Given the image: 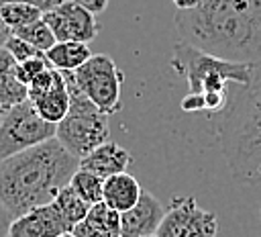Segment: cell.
Here are the masks:
<instances>
[{
    "label": "cell",
    "instance_id": "obj_7",
    "mask_svg": "<svg viewBox=\"0 0 261 237\" xmlns=\"http://www.w3.org/2000/svg\"><path fill=\"white\" fill-rule=\"evenodd\" d=\"M73 84L108 116L122 108V72L108 55H92L80 69L69 74Z\"/></svg>",
    "mask_w": 261,
    "mask_h": 237
},
{
    "label": "cell",
    "instance_id": "obj_32",
    "mask_svg": "<svg viewBox=\"0 0 261 237\" xmlns=\"http://www.w3.org/2000/svg\"><path fill=\"white\" fill-rule=\"evenodd\" d=\"M259 217H261V210H259Z\"/></svg>",
    "mask_w": 261,
    "mask_h": 237
},
{
    "label": "cell",
    "instance_id": "obj_25",
    "mask_svg": "<svg viewBox=\"0 0 261 237\" xmlns=\"http://www.w3.org/2000/svg\"><path fill=\"white\" fill-rule=\"evenodd\" d=\"M12 221H14L12 212L0 202V237H8V231H10Z\"/></svg>",
    "mask_w": 261,
    "mask_h": 237
},
{
    "label": "cell",
    "instance_id": "obj_2",
    "mask_svg": "<svg viewBox=\"0 0 261 237\" xmlns=\"http://www.w3.org/2000/svg\"><path fill=\"white\" fill-rule=\"evenodd\" d=\"M77 170L80 159L57 139L31 147L0 161V202L14 219L51 204Z\"/></svg>",
    "mask_w": 261,
    "mask_h": 237
},
{
    "label": "cell",
    "instance_id": "obj_17",
    "mask_svg": "<svg viewBox=\"0 0 261 237\" xmlns=\"http://www.w3.org/2000/svg\"><path fill=\"white\" fill-rule=\"evenodd\" d=\"M69 188L90 206L100 204L104 198V180L86 170H77L69 182Z\"/></svg>",
    "mask_w": 261,
    "mask_h": 237
},
{
    "label": "cell",
    "instance_id": "obj_3",
    "mask_svg": "<svg viewBox=\"0 0 261 237\" xmlns=\"http://www.w3.org/2000/svg\"><path fill=\"white\" fill-rule=\"evenodd\" d=\"M222 155L239 184L261 178V61L249 86H239L218 127Z\"/></svg>",
    "mask_w": 261,
    "mask_h": 237
},
{
    "label": "cell",
    "instance_id": "obj_8",
    "mask_svg": "<svg viewBox=\"0 0 261 237\" xmlns=\"http://www.w3.org/2000/svg\"><path fill=\"white\" fill-rule=\"evenodd\" d=\"M218 217L202 208L194 196H175L165 210L157 237H216Z\"/></svg>",
    "mask_w": 261,
    "mask_h": 237
},
{
    "label": "cell",
    "instance_id": "obj_6",
    "mask_svg": "<svg viewBox=\"0 0 261 237\" xmlns=\"http://www.w3.org/2000/svg\"><path fill=\"white\" fill-rule=\"evenodd\" d=\"M57 125L45 121L31 100L10 106L0 125V161L55 139Z\"/></svg>",
    "mask_w": 261,
    "mask_h": 237
},
{
    "label": "cell",
    "instance_id": "obj_4",
    "mask_svg": "<svg viewBox=\"0 0 261 237\" xmlns=\"http://www.w3.org/2000/svg\"><path fill=\"white\" fill-rule=\"evenodd\" d=\"M169 65L186 80L190 94L202 96L204 112L210 114H218L228 108L232 84L249 86L255 67V63H237L214 57L184 41L173 45Z\"/></svg>",
    "mask_w": 261,
    "mask_h": 237
},
{
    "label": "cell",
    "instance_id": "obj_18",
    "mask_svg": "<svg viewBox=\"0 0 261 237\" xmlns=\"http://www.w3.org/2000/svg\"><path fill=\"white\" fill-rule=\"evenodd\" d=\"M53 204L57 206V210L63 215V219H65L71 227H75L77 223H82V221L88 217L90 208H92V206L86 204L69 186H65V188L55 196Z\"/></svg>",
    "mask_w": 261,
    "mask_h": 237
},
{
    "label": "cell",
    "instance_id": "obj_10",
    "mask_svg": "<svg viewBox=\"0 0 261 237\" xmlns=\"http://www.w3.org/2000/svg\"><path fill=\"white\" fill-rule=\"evenodd\" d=\"M69 231H73V227L51 202L16 217L10 225L8 237H61Z\"/></svg>",
    "mask_w": 261,
    "mask_h": 237
},
{
    "label": "cell",
    "instance_id": "obj_20",
    "mask_svg": "<svg viewBox=\"0 0 261 237\" xmlns=\"http://www.w3.org/2000/svg\"><path fill=\"white\" fill-rule=\"evenodd\" d=\"M0 18L4 20V25L10 29V31H16L20 27H27L35 20H41L43 18V12L31 4H22V2H10V4H4L0 8Z\"/></svg>",
    "mask_w": 261,
    "mask_h": 237
},
{
    "label": "cell",
    "instance_id": "obj_21",
    "mask_svg": "<svg viewBox=\"0 0 261 237\" xmlns=\"http://www.w3.org/2000/svg\"><path fill=\"white\" fill-rule=\"evenodd\" d=\"M51 65H49V61H47V57L43 55V57H35V59H29V61H22V63H18V67H16V78H18V82L22 84V86H31L33 84V80L37 78V76H41L45 69H49Z\"/></svg>",
    "mask_w": 261,
    "mask_h": 237
},
{
    "label": "cell",
    "instance_id": "obj_19",
    "mask_svg": "<svg viewBox=\"0 0 261 237\" xmlns=\"http://www.w3.org/2000/svg\"><path fill=\"white\" fill-rule=\"evenodd\" d=\"M12 35L18 37V39H22V41H27L29 45H33L35 49H39V51H43V53H47V51L57 43L53 31L49 29V25H47L43 18L31 22V25H27V27H20V29L12 31Z\"/></svg>",
    "mask_w": 261,
    "mask_h": 237
},
{
    "label": "cell",
    "instance_id": "obj_15",
    "mask_svg": "<svg viewBox=\"0 0 261 237\" xmlns=\"http://www.w3.org/2000/svg\"><path fill=\"white\" fill-rule=\"evenodd\" d=\"M31 102L35 104L37 112H39L45 121H49V123H53V125H59V123L65 118V114H67V110H69V104H71V94H69V88H67V78H65V74L61 72V76L57 78V82H55L43 96L31 100Z\"/></svg>",
    "mask_w": 261,
    "mask_h": 237
},
{
    "label": "cell",
    "instance_id": "obj_11",
    "mask_svg": "<svg viewBox=\"0 0 261 237\" xmlns=\"http://www.w3.org/2000/svg\"><path fill=\"white\" fill-rule=\"evenodd\" d=\"M165 217L163 204L149 192L143 190L139 202L120 215V231L122 237H147L157 235L161 223Z\"/></svg>",
    "mask_w": 261,
    "mask_h": 237
},
{
    "label": "cell",
    "instance_id": "obj_30",
    "mask_svg": "<svg viewBox=\"0 0 261 237\" xmlns=\"http://www.w3.org/2000/svg\"><path fill=\"white\" fill-rule=\"evenodd\" d=\"M61 237H75V235H73V233H71V231H69V233H63V235H61Z\"/></svg>",
    "mask_w": 261,
    "mask_h": 237
},
{
    "label": "cell",
    "instance_id": "obj_28",
    "mask_svg": "<svg viewBox=\"0 0 261 237\" xmlns=\"http://www.w3.org/2000/svg\"><path fill=\"white\" fill-rule=\"evenodd\" d=\"M0 104L2 106H8V98H6V92H4V88H2V84H0ZM10 108V106H8Z\"/></svg>",
    "mask_w": 261,
    "mask_h": 237
},
{
    "label": "cell",
    "instance_id": "obj_16",
    "mask_svg": "<svg viewBox=\"0 0 261 237\" xmlns=\"http://www.w3.org/2000/svg\"><path fill=\"white\" fill-rule=\"evenodd\" d=\"M49 65L53 69L71 74L75 69H80L90 57L92 51L88 47V43H77V41H57L47 53H45Z\"/></svg>",
    "mask_w": 261,
    "mask_h": 237
},
{
    "label": "cell",
    "instance_id": "obj_22",
    "mask_svg": "<svg viewBox=\"0 0 261 237\" xmlns=\"http://www.w3.org/2000/svg\"><path fill=\"white\" fill-rule=\"evenodd\" d=\"M4 47L10 51V55L16 59V63H22V61H29V59H35V57H43V55H45L43 51L35 49L33 45H29L27 41H22V39H18V37H14V35L6 41Z\"/></svg>",
    "mask_w": 261,
    "mask_h": 237
},
{
    "label": "cell",
    "instance_id": "obj_14",
    "mask_svg": "<svg viewBox=\"0 0 261 237\" xmlns=\"http://www.w3.org/2000/svg\"><path fill=\"white\" fill-rule=\"evenodd\" d=\"M71 233L75 237H122L120 215L104 202L94 204L88 217L77 223Z\"/></svg>",
    "mask_w": 261,
    "mask_h": 237
},
{
    "label": "cell",
    "instance_id": "obj_23",
    "mask_svg": "<svg viewBox=\"0 0 261 237\" xmlns=\"http://www.w3.org/2000/svg\"><path fill=\"white\" fill-rule=\"evenodd\" d=\"M10 2H22V4H31V6H35V8H39L43 14L45 12H49V10H53L61 0H0V8L4 6V4H10Z\"/></svg>",
    "mask_w": 261,
    "mask_h": 237
},
{
    "label": "cell",
    "instance_id": "obj_26",
    "mask_svg": "<svg viewBox=\"0 0 261 237\" xmlns=\"http://www.w3.org/2000/svg\"><path fill=\"white\" fill-rule=\"evenodd\" d=\"M177 10H194L202 4V0H171Z\"/></svg>",
    "mask_w": 261,
    "mask_h": 237
},
{
    "label": "cell",
    "instance_id": "obj_13",
    "mask_svg": "<svg viewBox=\"0 0 261 237\" xmlns=\"http://www.w3.org/2000/svg\"><path fill=\"white\" fill-rule=\"evenodd\" d=\"M141 184L137 182L135 176H130L128 172L124 174H116L104 180V198L102 202L108 204L112 210H116L118 215L130 210L139 198H141Z\"/></svg>",
    "mask_w": 261,
    "mask_h": 237
},
{
    "label": "cell",
    "instance_id": "obj_29",
    "mask_svg": "<svg viewBox=\"0 0 261 237\" xmlns=\"http://www.w3.org/2000/svg\"><path fill=\"white\" fill-rule=\"evenodd\" d=\"M6 112H8V106H2V104H0V125H2L4 116H6Z\"/></svg>",
    "mask_w": 261,
    "mask_h": 237
},
{
    "label": "cell",
    "instance_id": "obj_27",
    "mask_svg": "<svg viewBox=\"0 0 261 237\" xmlns=\"http://www.w3.org/2000/svg\"><path fill=\"white\" fill-rule=\"evenodd\" d=\"M10 37H12V31H10V29L4 25V20L0 18V49L6 45V41H8Z\"/></svg>",
    "mask_w": 261,
    "mask_h": 237
},
{
    "label": "cell",
    "instance_id": "obj_12",
    "mask_svg": "<svg viewBox=\"0 0 261 237\" xmlns=\"http://www.w3.org/2000/svg\"><path fill=\"white\" fill-rule=\"evenodd\" d=\"M130 163H133V155L122 145L114 141H106L100 147H96L92 153L80 159V170H86L106 180L110 176L124 174Z\"/></svg>",
    "mask_w": 261,
    "mask_h": 237
},
{
    "label": "cell",
    "instance_id": "obj_24",
    "mask_svg": "<svg viewBox=\"0 0 261 237\" xmlns=\"http://www.w3.org/2000/svg\"><path fill=\"white\" fill-rule=\"evenodd\" d=\"M67 2H73V4H77L82 8H86L92 14H102L108 8V2L110 0H67Z\"/></svg>",
    "mask_w": 261,
    "mask_h": 237
},
{
    "label": "cell",
    "instance_id": "obj_9",
    "mask_svg": "<svg viewBox=\"0 0 261 237\" xmlns=\"http://www.w3.org/2000/svg\"><path fill=\"white\" fill-rule=\"evenodd\" d=\"M43 20L49 25V29L55 35V41H77V43H90L98 37V20L96 14L88 12L86 8L61 0L53 10L43 14Z\"/></svg>",
    "mask_w": 261,
    "mask_h": 237
},
{
    "label": "cell",
    "instance_id": "obj_1",
    "mask_svg": "<svg viewBox=\"0 0 261 237\" xmlns=\"http://www.w3.org/2000/svg\"><path fill=\"white\" fill-rule=\"evenodd\" d=\"M184 43L237 63L261 61V0H202L173 16Z\"/></svg>",
    "mask_w": 261,
    "mask_h": 237
},
{
    "label": "cell",
    "instance_id": "obj_5",
    "mask_svg": "<svg viewBox=\"0 0 261 237\" xmlns=\"http://www.w3.org/2000/svg\"><path fill=\"white\" fill-rule=\"evenodd\" d=\"M65 74V72H63ZM67 88L71 94V104L65 114V118L57 125L55 139L77 159L92 153L102 143L110 141V123L108 114H104L71 80L69 74Z\"/></svg>",
    "mask_w": 261,
    "mask_h": 237
},
{
    "label": "cell",
    "instance_id": "obj_31",
    "mask_svg": "<svg viewBox=\"0 0 261 237\" xmlns=\"http://www.w3.org/2000/svg\"><path fill=\"white\" fill-rule=\"evenodd\" d=\"M147 237H157V235H147Z\"/></svg>",
    "mask_w": 261,
    "mask_h": 237
}]
</instances>
